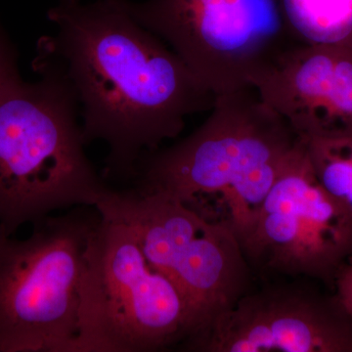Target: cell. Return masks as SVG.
<instances>
[{"instance_id":"6da1fadb","label":"cell","mask_w":352,"mask_h":352,"mask_svg":"<svg viewBox=\"0 0 352 352\" xmlns=\"http://www.w3.org/2000/svg\"><path fill=\"white\" fill-rule=\"evenodd\" d=\"M47 17L56 31L39 41L34 66L71 90L85 144L108 145L105 177H133L143 154L214 107L217 95L132 17L127 0H59Z\"/></svg>"},{"instance_id":"7a4b0ae2","label":"cell","mask_w":352,"mask_h":352,"mask_svg":"<svg viewBox=\"0 0 352 352\" xmlns=\"http://www.w3.org/2000/svg\"><path fill=\"white\" fill-rule=\"evenodd\" d=\"M302 138L259 96L241 88L217 96L210 117L176 144L145 153L134 188L173 197L239 241Z\"/></svg>"},{"instance_id":"3957f363","label":"cell","mask_w":352,"mask_h":352,"mask_svg":"<svg viewBox=\"0 0 352 352\" xmlns=\"http://www.w3.org/2000/svg\"><path fill=\"white\" fill-rule=\"evenodd\" d=\"M0 85V234L12 236L51 212L95 207L107 188L85 151L78 104L66 83L38 69Z\"/></svg>"},{"instance_id":"277c9868","label":"cell","mask_w":352,"mask_h":352,"mask_svg":"<svg viewBox=\"0 0 352 352\" xmlns=\"http://www.w3.org/2000/svg\"><path fill=\"white\" fill-rule=\"evenodd\" d=\"M95 210L122 220L146 261L175 285L190 318L194 351L222 315L250 292L251 265L228 224L201 217L173 197L106 188Z\"/></svg>"},{"instance_id":"5b68a950","label":"cell","mask_w":352,"mask_h":352,"mask_svg":"<svg viewBox=\"0 0 352 352\" xmlns=\"http://www.w3.org/2000/svg\"><path fill=\"white\" fill-rule=\"evenodd\" d=\"M85 250L78 352H151L190 337L179 292L122 220L99 212Z\"/></svg>"},{"instance_id":"8992f818","label":"cell","mask_w":352,"mask_h":352,"mask_svg":"<svg viewBox=\"0 0 352 352\" xmlns=\"http://www.w3.org/2000/svg\"><path fill=\"white\" fill-rule=\"evenodd\" d=\"M97 217H44L27 239L0 234V352H78L80 288Z\"/></svg>"},{"instance_id":"52a82bcc","label":"cell","mask_w":352,"mask_h":352,"mask_svg":"<svg viewBox=\"0 0 352 352\" xmlns=\"http://www.w3.org/2000/svg\"><path fill=\"white\" fill-rule=\"evenodd\" d=\"M129 9L217 96L252 87L295 43L278 0H147Z\"/></svg>"},{"instance_id":"ba28073f","label":"cell","mask_w":352,"mask_h":352,"mask_svg":"<svg viewBox=\"0 0 352 352\" xmlns=\"http://www.w3.org/2000/svg\"><path fill=\"white\" fill-rule=\"evenodd\" d=\"M240 243L250 265L333 289L338 271L352 258V221L315 175L303 139Z\"/></svg>"},{"instance_id":"9c48e42d","label":"cell","mask_w":352,"mask_h":352,"mask_svg":"<svg viewBox=\"0 0 352 352\" xmlns=\"http://www.w3.org/2000/svg\"><path fill=\"white\" fill-rule=\"evenodd\" d=\"M204 352H352V319L335 294L248 292L197 344Z\"/></svg>"},{"instance_id":"30bf717a","label":"cell","mask_w":352,"mask_h":352,"mask_svg":"<svg viewBox=\"0 0 352 352\" xmlns=\"http://www.w3.org/2000/svg\"><path fill=\"white\" fill-rule=\"evenodd\" d=\"M303 139L352 135V48L293 43L254 80Z\"/></svg>"},{"instance_id":"8fae6325","label":"cell","mask_w":352,"mask_h":352,"mask_svg":"<svg viewBox=\"0 0 352 352\" xmlns=\"http://www.w3.org/2000/svg\"><path fill=\"white\" fill-rule=\"evenodd\" d=\"M296 43L352 48V0H278Z\"/></svg>"},{"instance_id":"7c38bea8","label":"cell","mask_w":352,"mask_h":352,"mask_svg":"<svg viewBox=\"0 0 352 352\" xmlns=\"http://www.w3.org/2000/svg\"><path fill=\"white\" fill-rule=\"evenodd\" d=\"M303 140L319 182L352 221V135Z\"/></svg>"},{"instance_id":"4fadbf2b","label":"cell","mask_w":352,"mask_h":352,"mask_svg":"<svg viewBox=\"0 0 352 352\" xmlns=\"http://www.w3.org/2000/svg\"><path fill=\"white\" fill-rule=\"evenodd\" d=\"M333 291L352 319V258L338 271Z\"/></svg>"},{"instance_id":"5bb4252c","label":"cell","mask_w":352,"mask_h":352,"mask_svg":"<svg viewBox=\"0 0 352 352\" xmlns=\"http://www.w3.org/2000/svg\"><path fill=\"white\" fill-rule=\"evenodd\" d=\"M15 72L17 69L12 51L7 45L6 41L0 36V85Z\"/></svg>"}]
</instances>
